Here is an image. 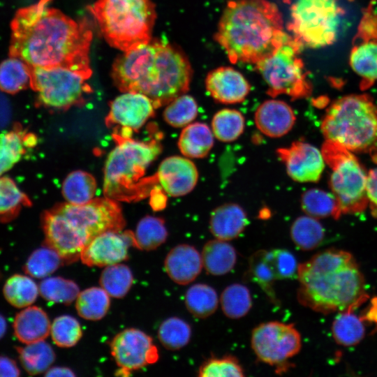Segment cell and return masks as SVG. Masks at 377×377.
Returning <instances> with one entry per match:
<instances>
[{
	"instance_id": "1",
	"label": "cell",
	"mask_w": 377,
	"mask_h": 377,
	"mask_svg": "<svg viewBox=\"0 0 377 377\" xmlns=\"http://www.w3.org/2000/svg\"><path fill=\"white\" fill-rule=\"evenodd\" d=\"M40 0L20 9L11 23L10 56L31 66L61 67L89 79L92 30L86 20H74Z\"/></svg>"
},
{
	"instance_id": "2",
	"label": "cell",
	"mask_w": 377,
	"mask_h": 377,
	"mask_svg": "<svg viewBox=\"0 0 377 377\" xmlns=\"http://www.w3.org/2000/svg\"><path fill=\"white\" fill-rule=\"evenodd\" d=\"M192 75L185 54L168 41L158 39L124 52L114 60L111 71L121 91L144 94L155 108L186 94Z\"/></svg>"
},
{
	"instance_id": "3",
	"label": "cell",
	"mask_w": 377,
	"mask_h": 377,
	"mask_svg": "<svg viewBox=\"0 0 377 377\" xmlns=\"http://www.w3.org/2000/svg\"><path fill=\"white\" fill-rule=\"evenodd\" d=\"M297 275L299 303L318 313L354 310L368 298L364 276L346 251H320L298 265Z\"/></svg>"
},
{
	"instance_id": "4",
	"label": "cell",
	"mask_w": 377,
	"mask_h": 377,
	"mask_svg": "<svg viewBox=\"0 0 377 377\" xmlns=\"http://www.w3.org/2000/svg\"><path fill=\"white\" fill-rule=\"evenodd\" d=\"M277 6L267 0H232L221 17L214 38L232 64H256L272 54L287 34Z\"/></svg>"
},
{
	"instance_id": "5",
	"label": "cell",
	"mask_w": 377,
	"mask_h": 377,
	"mask_svg": "<svg viewBox=\"0 0 377 377\" xmlns=\"http://www.w3.org/2000/svg\"><path fill=\"white\" fill-rule=\"evenodd\" d=\"M104 167L105 197L116 201H132L147 196L155 177L142 179L149 165L162 150L157 140L142 142L130 138H116Z\"/></svg>"
},
{
	"instance_id": "6",
	"label": "cell",
	"mask_w": 377,
	"mask_h": 377,
	"mask_svg": "<svg viewBox=\"0 0 377 377\" xmlns=\"http://www.w3.org/2000/svg\"><path fill=\"white\" fill-rule=\"evenodd\" d=\"M108 43L122 52L148 43L156 19L151 0H96L89 7Z\"/></svg>"
},
{
	"instance_id": "7",
	"label": "cell",
	"mask_w": 377,
	"mask_h": 377,
	"mask_svg": "<svg viewBox=\"0 0 377 377\" xmlns=\"http://www.w3.org/2000/svg\"><path fill=\"white\" fill-rule=\"evenodd\" d=\"M326 140L352 152H371L377 148V106L365 94L336 100L321 122Z\"/></svg>"
},
{
	"instance_id": "8",
	"label": "cell",
	"mask_w": 377,
	"mask_h": 377,
	"mask_svg": "<svg viewBox=\"0 0 377 377\" xmlns=\"http://www.w3.org/2000/svg\"><path fill=\"white\" fill-rule=\"evenodd\" d=\"M321 151L331 170L330 187L341 214L363 212L368 205V172L352 151L338 144L325 140Z\"/></svg>"
},
{
	"instance_id": "9",
	"label": "cell",
	"mask_w": 377,
	"mask_h": 377,
	"mask_svg": "<svg viewBox=\"0 0 377 377\" xmlns=\"http://www.w3.org/2000/svg\"><path fill=\"white\" fill-rule=\"evenodd\" d=\"M302 47L287 34L272 54L255 65L268 87L267 94L272 98L287 95L295 100L311 94V86L299 57Z\"/></svg>"
},
{
	"instance_id": "10",
	"label": "cell",
	"mask_w": 377,
	"mask_h": 377,
	"mask_svg": "<svg viewBox=\"0 0 377 377\" xmlns=\"http://www.w3.org/2000/svg\"><path fill=\"white\" fill-rule=\"evenodd\" d=\"M341 13L336 0H297L288 29L302 46L325 47L336 40Z\"/></svg>"
},
{
	"instance_id": "11",
	"label": "cell",
	"mask_w": 377,
	"mask_h": 377,
	"mask_svg": "<svg viewBox=\"0 0 377 377\" xmlns=\"http://www.w3.org/2000/svg\"><path fill=\"white\" fill-rule=\"evenodd\" d=\"M87 80L65 68L31 66L30 87L39 103L48 108L65 110L82 103L84 95L91 91Z\"/></svg>"
},
{
	"instance_id": "12",
	"label": "cell",
	"mask_w": 377,
	"mask_h": 377,
	"mask_svg": "<svg viewBox=\"0 0 377 377\" xmlns=\"http://www.w3.org/2000/svg\"><path fill=\"white\" fill-rule=\"evenodd\" d=\"M251 346L259 361L281 374L291 367L288 360L300 351L302 339L293 324L269 321L253 329Z\"/></svg>"
},
{
	"instance_id": "13",
	"label": "cell",
	"mask_w": 377,
	"mask_h": 377,
	"mask_svg": "<svg viewBox=\"0 0 377 377\" xmlns=\"http://www.w3.org/2000/svg\"><path fill=\"white\" fill-rule=\"evenodd\" d=\"M54 208L89 242L101 233L122 230L125 226L120 206L107 197L94 198L83 205L59 204Z\"/></svg>"
},
{
	"instance_id": "14",
	"label": "cell",
	"mask_w": 377,
	"mask_h": 377,
	"mask_svg": "<svg viewBox=\"0 0 377 377\" xmlns=\"http://www.w3.org/2000/svg\"><path fill=\"white\" fill-rule=\"evenodd\" d=\"M110 352L119 367V376L130 375L158 360V352L150 336L144 332L128 328L118 333L110 342Z\"/></svg>"
},
{
	"instance_id": "15",
	"label": "cell",
	"mask_w": 377,
	"mask_h": 377,
	"mask_svg": "<svg viewBox=\"0 0 377 377\" xmlns=\"http://www.w3.org/2000/svg\"><path fill=\"white\" fill-rule=\"evenodd\" d=\"M151 101L138 92L126 91L115 98L110 104L105 119L108 126L121 127L120 134L115 138H130L133 131L140 129L154 112Z\"/></svg>"
},
{
	"instance_id": "16",
	"label": "cell",
	"mask_w": 377,
	"mask_h": 377,
	"mask_svg": "<svg viewBox=\"0 0 377 377\" xmlns=\"http://www.w3.org/2000/svg\"><path fill=\"white\" fill-rule=\"evenodd\" d=\"M45 245L56 251L64 263H71L80 258L89 242L54 208L42 215Z\"/></svg>"
},
{
	"instance_id": "17",
	"label": "cell",
	"mask_w": 377,
	"mask_h": 377,
	"mask_svg": "<svg viewBox=\"0 0 377 377\" xmlns=\"http://www.w3.org/2000/svg\"><path fill=\"white\" fill-rule=\"evenodd\" d=\"M276 154L284 163L288 175L295 182H316L325 169L322 151L306 142H293L289 147L277 149Z\"/></svg>"
},
{
	"instance_id": "18",
	"label": "cell",
	"mask_w": 377,
	"mask_h": 377,
	"mask_svg": "<svg viewBox=\"0 0 377 377\" xmlns=\"http://www.w3.org/2000/svg\"><path fill=\"white\" fill-rule=\"evenodd\" d=\"M131 246H133V232L108 230L94 237L80 258L87 266L107 267L126 260Z\"/></svg>"
},
{
	"instance_id": "19",
	"label": "cell",
	"mask_w": 377,
	"mask_h": 377,
	"mask_svg": "<svg viewBox=\"0 0 377 377\" xmlns=\"http://www.w3.org/2000/svg\"><path fill=\"white\" fill-rule=\"evenodd\" d=\"M367 13L350 54V65L364 81L377 80V19Z\"/></svg>"
},
{
	"instance_id": "20",
	"label": "cell",
	"mask_w": 377,
	"mask_h": 377,
	"mask_svg": "<svg viewBox=\"0 0 377 377\" xmlns=\"http://www.w3.org/2000/svg\"><path fill=\"white\" fill-rule=\"evenodd\" d=\"M154 177L167 195L179 197L189 193L195 188L198 171L188 158L172 156L161 163Z\"/></svg>"
},
{
	"instance_id": "21",
	"label": "cell",
	"mask_w": 377,
	"mask_h": 377,
	"mask_svg": "<svg viewBox=\"0 0 377 377\" xmlns=\"http://www.w3.org/2000/svg\"><path fill=\"white\" fill-rule=\"evenodd\" d=\"M205 88L211 97L223 104L243 102L251 86L244 76L233 68L222 66L211 71L205 78Z\"/></svg>"
},
{
	"instance_id": "22",
	"label": "cell",
	"mask_w": 377,
	"mask_h": 377,
	"mask_svg": "<svg viewBox=\"0 0 377 377\" xmlns=\"http://www.w3.org/2000/svg\"><path fill=\"white\" fill-rule=\"evenodd\" d=\"M257 128L269 138H277L291 131L296 121L293 108L286 102L269 99L263 102L254 114Z\"/></svg>"
},
{
	"instance_id": "23",
	"label": "cell",
	"mask_w": 377,
	"mask_h": 377,
	"mask_svg": "<svg viewBox=\"0 0 377 377\" xmlns=\"http://www.w3.org/2000/svg\"><path fill=\"white\" fill-rule=\"evenodd\" d=\"M201 253L193 246L182 244L173 247L164 260L165 272L172 281L179 285L193 281L202 268Z\"/></svg>"
},
{
	"instance_id": "24",
	"label": "cell",
	"mask_w": 377,
	"mask_h": 377,
	"mask_svg": "<svg viewBox=\"0 0 377 377\" xmlns=\"http://www.w3.org/2000/svg\"><path fill=\"white\" fill-rule=\"evenodd\" d=\"M249 223L245 210L238 204L225 203L210 214L209 228L216 238L230 241L237 238Z\"/></svg>"
},
{
	"instance_id": "25",
	"label": "cell",
	"mask_w": 377,
	"mask_h": 377,
	"mask_svg": "<svg viewBox=\"0 0 377 377\" xmlns=\"http://www.w3.org/2000/svg\"><path fill=\"white\" fill-rule=\"evenodd\" d=\"M13 327L16 338L28 344L45 340L50 334L51 323L44 310L29 306L16 314Z\"/></svg>"
},
{
	"instance_id": "26",
	"label": "cell",
	"mask_w": 377,
	"mask_h": 377,
	"mask_svg": "<svg viewBox=\"0 0 377 377\" xmlns=\"http://www.w3.org/2000/svg\"><path fill=\"white\" fill-rule=\"evenodd\" d=\"M36 138L25 131L21 125L0 134V177L16 164L25 154L27 148L34 146Z\"/></svg>"
},
{
	"instance_id": "27",
	"label": "cell",
	"mask_w": 377,
	"mask_h": 377,
	"mask_svg": "<svg viewBox=\"0 0 377 377\" xmlns=\"http://www.w3.org/2000/svg\"><path fill=\"white\" fill-rule=\"evenodd\" d=\"M272 250H258L249 258L248 276L258 284L272 302L277 304L273 284L279 277Z\"/></svg>"
},
{
	"instance_id": "28",
	"label": "cell",
	"mask_w": 377,
	"mask_h": 377,
	"mask_svg": "<svg viewBox=\"0 0 377 377\" xmlns=\"http://www.w3.org/2000/svg\"><path fill=\"white\" fill-rule=\"evenodd\" d=\"M214 134L207 124L191 123L181 132L178 140L180 152L188 158L206 157L214 146Z\"/></svg>"
},
{
	"instance_id": "29",
	"label": "cell",
	"mask_w": 377,
	"mask_h": 377,
	"mask_svg": "<svg viewBox=\"0 0 377 377\" xmlns=\"http://www.w3.org/2000/svg\"><path fill=\"white\" fill-rule=\"evenodd\" d=\"M203 267L207 274L221 276L230 272L237 262V252L228 241L211 239L201 252Z\"/></svg>"
},
{
	"instance_id": "30",
	"label": "cell",
	"mask_w": 377,
	"mask_h": 377,
	"mask_svg": "<svg viewBox=\"0 0 377 377\" xmlns=\"http://www.w3.org/2000/svg\"><path fill=\"white\" fill-rule=\"evenodd\" d=\"M16 350L23 369L29 375L45 372L55 360L52 348L44 340L17 347Z\"/></svg>"
},
{
	"instance_id": "31",
	"label": "cell",
	"mask_w": 377,
	"mask_h": 377,
	"mask_svg": "<svg viewBox=\"0 0 377 377\" xmlns=\"http://www.w3.org/2000/svg\"><path fill=\"white\" fill-rule=\"evenodd\" d=\"M96 191L95 178L85 171H73L63 182L62 194L67 202L71 204H86L94 199Z\"/></svg>"
},
{
	"instance_id": "32",
	"label": "cell",
	"mask_w": 377,
	"mask_h": 377,
	"mask_svg": "<svg viewBox=\"0 0 377 377\" xmlns=\"http://www.w3.org/2000/svg\"><path fill=\"white\" fill-rule=\"evenodd\" d=\"M31 66L22 59L10 57L0 64V90L15 94L30 86Z\"/></svg>"
},
{
	"instance_id": "33",
	"label": "cell",
	"mask_w": 377,
	"mask_h": 377,
	"mask_svg": "<svg viewBox=\"0 0 377 377\" xmlns=\"http://www.w3.org/2000/svg\"><path fill=\"white\" fill-rule=\"evenodd\" d=\"M292 241L295 246L303 251H311L320 245L325 230L318 219L309 215L297 217L290 229Z\"/></svg>"
},
{
	"instance_id": "34",
	"label": "cell",
	"mask_w": 377,
	"mask_h": 377,
	"mask_svg": "<svg viewBox=\"0 0 377 377\" xmlns=\"http://www.w3.org/2000/svg\"><path fill=\"white\" fill-rule=\"evenodd\" d=\"M301 207L309 216L316 219L332 216L338 219L341 214L339 203L333 193L319 188H311L301 196Z\"/></svg>"
},
{
	"instance_id": "35",
	"label": "cell",
	"mask_w": 377,
	"mask_h": 377,
	"mask_svg": "<svg viewBox=\"0 0 377 377\" xmlns=\"http://www.w3.org/2000/svg\"><path fill=\"white\" fill-rule=\"evenodd\" d=\"M168 230L163 219L146 216L140 220L133 232V246L145 251L157 249L167 239Z\"/></svg>"
},
{
	"instance_id": "36",
	"label": "cell",
	"mask_w": 377,
	"mask_h": 377,
	"mask_svg": "<svg viewBox=\"0 0 377 377\" xmlns=\"http://www.w3.org/2000/svg\"><path fill=\"white\" fill-rule=\"evenodd\" d=\"M353 311V310L341 311L332 323V336L339 345L355 346L359 343L364 337V320Z\"/></svg>"
},
{
	"instance_id": "37",
	"label": "cell",
	"mask_w": 377,
	"mask_h": 377,
	"mask_svg": "<svg viewBox=\"0 0 377 377\" xmlns=\"http://www.w3.org/2000/svg\"><path fill=\"white\" fill-rule=\"evenodd\" d=\"M3 294L6 301L16 308L31 306L39 294L38 286L27 275L16 274L4 283Z\"/></svg>"
},
{
	"instance_id": "38",
	"label": "cell",
	"mask_w": 377,
	"mask_h": 377,
	"mask_svg": "<svg viewBox=\"0 0 377 377\" xmlns=\"http://www.w3.org/2000/svg\"><path fill=\"white\" fill-rule=\"evenodd\" d=\"M31 205L28 196L8 177H0V222L14 220L24 207Z\"/></svg>"
},
{
	"instance_id": "39",
	"label": "cell",
	"mask_w": 377,
	"mask_h": 377,
	"mask_svg": "<svg viewBox=\"0 0 377 377\" xmlns=\"http://www.w3.org/2000/svg\"><path fill=\"white\" fill-rule=\"evenodd\" d=\"M187 310L195 318H206L217 309L219 298L216 291L205 283H195L186 292L184 297Z\"/></svg>"
},
{
	"instance_id": "40",
	"label": "cell",
	"mask_w": 377,
	"mask_h": 377,
	"mask_svg": "<svg viewBox=\"0 0 377 377\" xmlns=\"http://www.w3.org/2000/svg\"><path fill=\"white\" fill-rule=\"evenodd\" d=\"M110 295L99 287H91L79 293L75 308L79 316L88 320H98L108 313Z\"/></svg>"
},
{
	"instance_id": "41",
	"label": "cell",
	"mask_w": 377,
	"mask_h": 377,
	"mask_svg": "<svg viewBox=\"0 0 377 377\" xmlns=\"http://www.w3.org/2000/svg\"><path fill=\"white\" fill-rule=\"evenodd\" d=\"M245 128V119L239 111L225 108L214 114L211 123L214 136L223 142H232L239 138Z\"/></svg>"
},
{
	"instance_id": "42",
	"label": "cell",
	"mask_w": 377,
	"mask_h": 377,
	"mask_svg": "<svg viewBox=\"0 0 377 377\" xmlns=\"http://www.w3.org/2000/svg\"><path fill=\"white\" fill-rule=\"evenodd\" d=\"M220 302L224 315L231 319L245 316L252 306V299L248 288L240 283H232L221 293Z\"/></svg>"
},
{
	"instance_id": "43",
	"label": "cell",
	"mask_w": 377,
	"mask_h": 377,
	"mask_svg": "<svg viewBox=\"0 0 377 377\" xmlns=\"http://www.w3.org/2000/svg\"><path fill=\"white\" fill-rule=\"evenodd\" d=\"M133 276L131 269L124 264L117 263L105 267L99 283L101 288L112 297H124L131 289Z\"/></svg>"
},
{
	"instance_id": "44",
	"label": "cell",
	"mask_w": 377,
	"mask_h": 377,
	"mask_svg": "<svg viewBox=\"0 0 377 377\" xmlns=\"http://www.w3.org/2000/svg\"><path fill=\"white\" fill-rule=\"evenodd\" d=\"M64 263L62 258L56 251L43 244L29 256L24 265V271L32 277L46 278Z\"/></svg>"
},
{
	"instance_id": "45",
	"label": "cell",
	"mask_w": 377,
	"mask_h": 377,
	"mask_svg": "<svg viewBox=\"0 0 377 377\" xmlns=\"http://www.w3.org/2000/svg\"><path fill=\"white\" fill-rule=\"evenodd\" d=\"M38 290L45 300L66 305L72 303L80 293L76 283L61 276L45 278L39 283Z\"/></svg>"
},
{
	"instance_id": "46",
	"label": "cell",
	"mask_w": 377,
	"mask_h": 377,
	"mask_svg": "<svg viewBox=\"0 0 377 377\" xmlns=\"http://www.w3.org/2000/svg\"><path fill=\"white\" fill-rule=\"evenodd\" d=\"M191 334L190 325L175 316L165 319L158 330L160 342L170 350H179L186 346L190 341Z\"/></svg>"
},
{
	"instance_id": "47",
	"label": "cell",
	"mask_w": 377,
	"mask_h": 377,
	"mask_svg": "<svg viewBox=\"0 0 377 377\" xmlns=\"http://www.w3.org/2000/svg\"><path fill=\"white\" fill-rule=\"evenodd\" d=\"M198 107L195 98L182 94L166 105L163 112L165 121L175 128L185 127L198 116Z\"/></svg>"
},
{
	"instance_id": "48",
	"label": "cell",
	"mask_w": 377,
	"mask_h": 377,
	"mask_svg": "<svg viewBox=\"0 0 377 377\" xmlns=\"http://www.w3.org/2000/svg\"><path fill=\"white\" fill-rule=\"evenodd\" d=\"M199 377H242L244 370L238 359L232 355L212 356L205 360L198 369Z\"/></svg>"
},
{
	"instance_id": "49",
	"label": "cell",
	"mask_w": 377,
	"mask_h": 377,
	"mask_svg": "<svg viewBox=\"0 0 377 377\" xmlns=\"http://www.w3.org/2000/svg\"><path fill=\"white\" fill-rule=\"evenodd\" d=\"M50 334L53 342L57 346L70 348L80 341L82 331L76 318L69 315H62L53 320Z\"/></svg>"
},
{
	"instance_id": "50",
	"label": "cell",
	"mask_w": 377,
	"mask_h": 377,
	"mask_svg": "<svg viewBox=\"0 0 377 377\" xmlns=\"http://www.w3.org/2000/svg\"><path fill=\"white\" fill-rule=\"evenodd\" d=\"M366 191L371 214L377 217V168L368 172Z\"/></svg>"
},
{
	"instance_id": "51",
	"label": "cell",
	"mask_w": 377,
	"mask_h": 377,
	"mask_svg": "<svg viewBox=\"0 0 377 377\" xmlns=\"http://www.w3.org/2000/svg\"><path fill=\"white\" fill-rule=\"evenodd\" d=\"M12 118V107L9 100L0 90V131L4 129Z\"/></svg>"
},
{
	"instance_id": "52",
	"label": "cell",
	"mask_w": 377,
	"mask_h": 377,
	"mask_svg": "<svg viewBox=\"0 0 377 377\" xmlns=\"http://www.w3.org/2000/svg\"><path fill=\"white\" fill-rule=\"evenodd\" d=\"M20 375V369L14 360L0 355V377L19 376Z\"/></svg>"
},
{
	"instance_id": "53",
	"label": "cell",
	"mask_w": 377,
	"mask_h": 377,
	"mask_svg": "<svg viewBox=\"0 0 377 377\" xmlns=\"http://www.w3.org/2000/svg\"><path fill=\"white\" fill-rule=\"evenodd\" d=\"M45 376H75V373L69 368L55 367L48 369L45 374Z\"/></svg>"
},
{
	"instance_id": "54",
	"label": "cell",
	"mask_w": 377,
	"mask_h": 377,
	"mask_svg": "<svg viewBox=\"0 0 377 377\" xmlns=\"http://www.w3.org/2000/svg\"><path fill=\"white\" fill-rule=\"evenodd\" d=\"M165 195H167L165 192H159V191L154 190V195H152V198L154 200V202L152 204V207L155 210H160L165 207Z\"/></svg>"
},
{
	"instance_id": "55",
	"label": "cell",
	"mask_w": 377,
	"mask_h": 377,
	"mask_svg": "<svg viewBox=\"0 0 377 377\" xmlns=\"http://www.w3.org/2000/svg\"><path fill=\"white\" fill-rule=\"evenodd\" d=\"M362 318L363 320L375 323L377 326V297L371 300V306Z\"/></svg>"
},
{
	"instance_id": "56",
	"label": "cell",
	"mask_w": 377,
	"mask_h": 377,
	"mask_svg": "<svg viewBox=\"0 0 377 377\" xmlns=\"http://www.w3.org/2000/svg\"><path fill=\"white\" fill-rule=\"evenodd\" d=\"M6 330V323L3 316L0 314V339L3 337Z\"/></svg>"
}]
</instances>
